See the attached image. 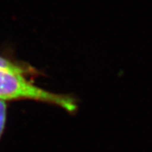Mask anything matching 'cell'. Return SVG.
I'll return each instance as SVG.
<instances>
[{
  "mask_svg": "<svg viewBox=\"0 0 152 152\" xmlns=\"http://www.w3.org/2000/svg\"><path fill=\"white\" fill-rule=\"evenodd\" d=\"M33 99L53 103L75 113L78 109L75 99L48 92L35 86L17 72L0 69V100Z\"/></svg>",
  "mask_w": 152,
  "mask_h": 152,
  "instance_id": "1",
  "label": "cell"
},
{
  "mask_svg": "<svg viewBox=\"0 0 152 152\" xmlns=\"http://www.w3.org/2000/svg\"><path fill=\"white\" fill-rule=\"evenodd\" d=\"M0 69L17 72V73H20V74H22V72H23V69L20 67L12 64L10 61L4 59V58H3L1 57H0Z\"/></svg>",
  "mask_w": 152,
  "mask_h": 152,
  "instance_id": "2",
  "label": "cell"
},
{
  "mask_svg": "<svg viewBox=\"0 0 152 152\" xmlns=\"http://www.w3.org/2000/svg\"><path fill=\"white\" fill-rule=\"evenodd\" d=\"M6 111L7 106L4 101L0 100V138L4 129V126L6 123Z\"/></svg>",
  "mask_w": 152,
  "mask_h": 152,
  "instance_id": "3",
  "label": "cell"
}]
</instances>
